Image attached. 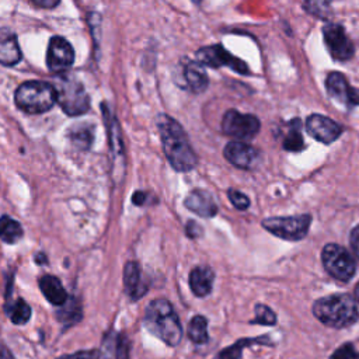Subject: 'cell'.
Returning a JSON list of instances; mask_svg holds the SVG:
<instances>
[{
    "label": "cell",
    "mask_w": 359,
    "mask_h": 359,
    "mask_svg": "<svg viewBox=\"0 0 359 359\" xmlns=\"http://www.w3.org/2000/svg\"><path fill=\"white\" fill-rule=\"evenodd\" d=\"M157 125L161 136L163 150L170 164L177 171L192 170L196 165L198 158L180 123L167 115H161Z\"/></svg>",
    "instance_id": "cell-1"
},
{
    "label": "cell",
    "mask_w": 359,
    "mask_h": 359,
    "mask_svg": "<svg viewBox=\"0 0 359 359\" xmlns=\"http://www.w3.org/2000/svg\"><path fill=\"white\" fill-rule=\"evenodd\" d=\"M358 303L346 293H335L320 297L313 303L314 317L332 328H345L352 325L358 317Z\"/></svg>",
    "instance_id": "cell-2"
},
{
    "label": "cell",
    "mask_w": 359,
    "mask_h": 359,
    "mask_svg": "<svg viewBox=\"0 0 359 359\" xmlns=\"http://www.w3.org/2000/svg\"><path fill=\"white\" fill-rule=\"evenodd\" d=\"M146 328L170 346L178 345L182 338V327L172 306L165 299L153 300L144 311Z\"/></svg>",
    "instance_id": "cell-3"
},
{
    "label": "cell",
    "mask_w": 359,
    "mask_h": 359,
    "mask_svg": "<svg viewBox=\"0 0 359 359\" xmlns=\"http://www.w3.org/2000/svg\"><path fill=\"white\" fill-rule=\"evenodd\" d=\"M14 101L27 114H42L49 111L56 102V90L45 81H25L15 90Z\"/></svg>",
    "instance_id": "cell-4"
},
{
    "label": "cell",
    "mask_w": 359,
    "mask_h": 359,
    "mask_svg": "<svg viewBox=\"0 0 359 359\" xmlns=\"http://www.w3.org/2000/svg\"><path fill=\"white\" fill-rule=\"evenodd\" d=\"M56 90V102L72 116L83 115L90 108V97L84 86L72 76H60L53 86Z\"/></svg>",
    "instance_id": "cell-5"
},
{
    "label": "cell",
    "mask_w": 359,
    "mask_h": 359,
    "mask_svg": "<svg viewBox=\"0 0 359 359\" xmlns=\"http://www.w3.org/2000/svg\"><path fill=\"white\" fill-rule=\"evenodd\" d=\"M321 262L324 269L332 278L342 282L352 279L356 272V262L353 257L339 244H325L321 251Z\"/></svg>",
    "instance_id": "cell-6"
},
{
    "label": "cell",
    "mask_w": 359,
    "mask_h": 359,
    "mask_svg": "<svg viewBox=\"0 0 359 359\" xmlns=\"http://www.w3.org/2000/svg\"><path fill=\"white\" fill-rule=\"evenodd\" d=\"M310 224H311L310 215L268 217L262 220V227L266 231L287 241H299L304 238L310 229Z\"/></svg>",
    "instance_id": "cell-7"
},
{
    "label": "cell",
    "mask_w": 359,
    "mask_h": 359,
    "mask_svg": "<svg viewBox=\"0 0 359 359\" xmlns=\"http://www.w3.org/2000/svg\"><path fill=\"white\" fill-rule=\"evenodd\" d=\"M261 123L255 115L241 114L236 109H229L222 119V130L237 140L252 139L259 132Z\"/></svg>",
    "instance_id": "cell-8"
},
{
    "label": "cell",
    "mask_w": 359,
    "mask_h": 359,
    "mask_svg": "<svg viewBox=\"0 0 359 359\" xmlns=\"http://www.w3.org/2000/svg\"><path fill=\"white\" fill-rule=\"evenodd\" d=\"M323 35L325 46L330 55L339 62L349 60L355 53V46L349 36L346 35L342 25L335 22H328L323 27Z\"/></svg>",
    "instance_id": "cell-9"
},
{
    "label": "cell",
    "mask_w": 359,
    "mask_h": 359,
    "mask_svg": "<svg viewBox=\"0 0 359 359\" xmlns=\"http://www.w3.org/2000/svg\"><path fill=\"white\" fill-rule=\"evenodd\" d=\"M196 60L202 66L203 65L210 66V67L227 66L240 74L248 73V66L243 60H240L238 57H236L230 52H227L222 45H210V46L201 48L196 52Z\"/></svg>",
    "instance_id": "cell-10"
},
{
    "label": "cell",
    "mask_w": 359,
    "mask_h": 359,
    "mask_svg": "<svg viewBox=\"0 0 359 359\" xmlns=\"http://www.w3.org/2000/svg\"><path fill=\"white\" fill-rule=\"evenodd\" d=\"M74 60V52L72 45L62 36H53L49 41L46 52L48 69L53 73L66 72Z\"/></svg>",
    "instance_id": "cell-11"
},
{
    "label": "cell",
    "mask_w": 359,
    "mask_h": 359,
    "mask_svg": "<svg viewBox=\"0 0 359 359\" xmlns=\"http://www.w3.org/2000/svg\"><path fill=\"white\" fill-rule=\"evenodd\" d=\"M325 88L335 101L349 107L359 105V88L349 86L348 80L342 73L339 72L328 73L325 79Z\"/></svg>",
    "instance_id": "cell-12"
},
{
    "label": "cell",
    "mask_w": 359,
    "mask_h": 359,
    "mask_svg": "<svg viewBox=\"0 0 359 359\" xmlns=\"http://www.w3.org/2000/svg\"><path fill=\"white\" fill-rule=\"evenodd\" d=\"M306 129L310 133V136L327 144L337 140L342 133V126L339 123L320 114H313L307 118Z\"/></svg>",
    "instance_id": "cell-13"
},
{
    "label": "cell",
    "mask_w": 359,
    "mask_h": 359,
    "mask_svg": "<svg viewBox=\"0 0 359 359\" xmlns=\"http://www.w3.org/2000/svg\"><path fill=\"white\" fill-rule=\"evenodd\" d=\"M223 154L229 163L244 170H250L255 167L259 157L258 150L254 146L241 140L229 142L224 147Z\"/></svg>",
    "instance_id": "cell-14"
},
{
    "label": "cell",
    "mask_w": 359,
    "mask_h": 359,
    "mask_svg": "<svg viewBox=\"0 0 359 359\" xmlns=\"http://www.w3.org/2000/svg\"><path fill=\"white\" fill-rule=\"evenodd\" d=\"M185 206L202 217H213L217 213V205L213 196L205 189H194L184 201Z\"/></svg>",
    "instance_id": "cell-15"
},
{
    "label": "cell",
    "mask_w": 359,
    "mask_h": 359,
    "mask_svg": "<svg viewBox=\"0 0 359 359\" xmlns=\"http://www.w3.org/2000/svg\"><path fill=\"white\" fill-rule=\"evenodd\" d=\"M21 59V50L15 34L8 28H0V63L14 66Z\"/></svg>",
    "instance_id": "cell-16"
},
{
    "label": "cell",
    "mask_w": 359,
    "mask_h": 359,
    "mask_svg": "<svg viewBox=\"0 0 359 359\" xmlns=\"http://www.w3.org/2000/svg\"><path fill=\"white\" fill-rule=\"evenodd\" d=\"M215 273L209 266H196L189 273V287L195 296L203 297L210 293Z\"/></svg>",
    "instance_id": "cell-17"
},
{
    "label": "cell",
    "mask_w": 359,
    "mask_h": 359,
    "mask_svg": "<svg viewBox=\"0 0 359 359\" xmlns=\"http://www.w3.org/2000/svg\"><path fill=\"white\" fill-rule=\"evenodd\" d=\"M39 289L42 290L45 299L55 306H63L69 299L63 285L56 276L43 275L39 279Z\"/></svg>",
    "instance_id": "cell-18"
},
{
    "label": "cell",
    "mask_w": 359,
    "mask_h": 359,
    "mask_svg": "<svg viewBox=\"0 0 359 359\" xmlns=\"http://www.w3.org/2000/svg\"><path fill=\"white\" fill-rule=\"evenodd\" d=\"M123 286L126 293L133 299H139L140 296L144 294L146 287L143 286V280H142V273H140V268L137 265V262L130 261L125 265L123 269Z\"/></svg>",
    "instance_id": "cell-19"
},
{
    "label": "cell",
    "mask_w": 359,
    "mask_h": 359,
    "mask_svg": "<svg viewBox=\"0 0 359 359\" xmlns=\"http://www.w3.org/2000/svg\"><path fill=\"white\" fill-rule=\"evenodd\" d=\"M184 77L189 90L196 94L205 91L209 83L205 69L199 62H188L184 67Z\"/></svg>",
    "instance_id": "cell-20"
},
{
    "label": "cell",
    "mask_w": 359,
    "mask_h": 359,
    "mask_svg": "<svg viewBox=\"0 0 359 359\" xmlns=\"http://www.w3.org/2000/svg\"><path fill=\"white\" fill-rule=\"evenodd\" d=\"M252 344H262V345H271V339H268V335H262L258 338H244V339H238L237 342H234L233 345L224 348L223 351H220L215 359H240L241 353L244 351L245 346H250Z\"/></svg>",
    "instance_id": "cell-21"
},
{
    "label": "cell",
    "mask_w": 359,
    "mask_h": 359,
    "mask_svg": "<svg viewBox=\"0 0 359 359\" xmlns=\"http://www.w3.org/2000/svg\"><path fill=\"white\" fill-rule=\"evenodd\" d=\"M70 142L80 150H87L90 149L93 143V126L88 123H77L69 129L67 133Z\"/></svg>",
    "instance_id": "cell-22"
},
{
    "label": "cell",
    "mask_w": 359,
    "mask_h": 359,
    "mask_svg": "<svg viewBox=\"0 0 359 359\" xmlns=\"http://www.w3.org/2000/svg\"><path fill=\"white\" fill-rule=\"evenodd\" d=\"M22 237L21 224L10 216L0 217V238L7 244H14Z\"/></svg>",
    "instance_id": "cell-23"
},
{
    "label": "cell",
    "mask_w": 359,
    "mask_h": 359,
    "mask_svg": "<svg viewBox=\"0 0 359 359\" xmlns=\"http://www.w3.org/2000/svg\"><path fill=\"white\" fill-rule=\"evenodd\" d=\"M188 337L192 342L202 345L209 339L208 334V320L203 316H195L188 325Z\"/></svg>",
    "instance_id": "cell-24"
},
{
    "label": "cell",
    "mask_w": 359,
    "mask_h": 359,
    "mask_svg": "<svg viewBox=\"0 0 359 359\" xmlns=\"http://www.w3.org/2000/svg\"><path fill=\"white\" fill-rule=\"evenodd\" d=\"M6 310L10 320L17 325L25 324L31 317V307L22 299H17L13 304H8Z\"/></svg>",
    "instance_id": "cell-25"
},
{
    "label": "cell",
    "mask_w": 359,
    "mask_h": 359,
    "mask_svg": "<svg viewBox=\"0 0 359 359\" xmlns=\"http://www.w3.org/2000/svg\"><path fill=\"white\" fill-rule=\"evenodd\" d=\"M303 8L310 14L321 20L331 17L332 8L330 0H303Z\"/></svg>",
    "instance_id": "cell-26"
},
{
    "label": "cell",
    "mask_w": 359,
    "mask_h": 359,
    "mask_svg": "<svg viewBox=\"0 0 359 359\" xmlns=\"http://www.w3.org/2000/svg\"><path fill=\"white\" fill-rule=\"evenodd\" d=\"M62 309L57 311V318L65 324H74L81 318L80 306L76 303L74 299H67V302L60 306Z\"/></svg>",
    "instance_id": "cell-27"
},
{
    "label": "cell",
    "mask_w": 359,
    "mask_h": 359,
    "mask_svg": "<svg viewBox=\"0 0 359 359\" xmlns=\"http://www.w3.org/2000/svg\"><path fill=\"white\" fill-rule=\"evenodd\" d=\"M254 310H255V317L251 320V323H257L262 325H273L276 323V316L273 310L269 309L268 306L258 303L255 304Z\"/></svg>",
    "instance_id": "cell-28"
},
{
    "label": "cell",
    "mask_w": 359,
    "mask_h": 359,
    "mask_svg": "<svg viewBox=\"0 0 359 359\" xmlns=\"http://www.w3.org/2000/svg\"><path fill=\"white\" fill-rule=\"evenodd\" d=\"M304 146L299 128H292L283 140V149L287 151H300Z\"/></svg>",
    "instance_id": "cell-29"
},
{
    "label": "cell",
    "mask_w": 359,
    "mask_h": 359,
    "mask_svg": "<svg viewBox=\"0 0 359 359\" xmlns=\"http://www.w3.org/2000/svg\"><path fill=\"white\" fill-rule=\"evenodd\" d=\"M330 359H359V352L355 349L353 344L346 342L335 349Z\"/></svg>",
    "instance_id": "cell-30"
},
{
    "label": "cell",
    "mask_w": 359,
    "mask_h": 359,
    "mask_svg": "<svg viewBox=\"0 0 359 359\" xmlns=\"http://www.w3.org/2000/svg\"><path fill=\"white\" fill-rule=\"evenodd\" d=\"M230 202L233 203V206L238 210H245L250 206V199L247 195H244L243 192L237 191V189H229L227 192Z\"/></svg>",
    "instance_id": "cell-31"
},
{
    "label": "cell",
    "mask_w": 359,
    "mask_h": 359,
    "mask_svg": "<svg viewBox=\"0 0 359 359\" xmlns=\"http://www.w3.org/2000/svg\"><path fill=\"white\" fill-rule=\"evenodd\" d=\"M98 358H100V351L90 349V351H79L72 355H63V356H59L57 359H98Z\"/></svg>",
    "instance_id": "cell-32"
},
{
    "label": "cell",
    "mask_w": 359,
    "mask_h": 359,
    "mask_svg": "<svg viewBox=\"0 0 359 359\" xmlns=\"http://www.w3.org/2000/svg\"><path fill=\"white\" fill-rule=\"evenodd\" d=\"M116 358L128 359L129 358V342L122 335L116 339Z\"/></svg>",
    "instance_id": "cell-33"
},
{
    "label": "cell",
    "mask_w": 359,
    "mask_h": 359,
    "mask_svg": "<svg viewBox=\"0 0 359 359\" xmlns=\"http://www.w3.org/2000/svg\"><path fill=\"white\" fill-rule=\"evenodd\" d=\"M349 243H351L353 254L356 255V258H359V224L352 229L351 236H349Z\"/></svg>",
    "instance_id": "cell-34"
},
{
    "label": "cell",
    "mask_w": 359,
    "mask_h": 359,
    "mask_svg": "<svg viewBox=\"0 0 359 359\" xmlns=\"http://www.w3.org/2000/svg\"><path fill=\"white\" fill-rule=\"evenodd\" d=\"M185 231H187V234L191 237V238H196V237H199V236H202V227L198 224V223H195V222H188V224H187V227H185Z\"/></svg>",
    "instance_id": "cell-35"
},
{
    "label": "cell",
    "mask_w": 359,
    "mask_h": 359,
    "mask_svg": "<svg viewBox=\"0 0 359 359\" xmlns=\"http://www.w3.org/2000/svg\"><path fill=\"white\" fill-rule=\"evenodd\" d=\"M34 4H36L38 7H43V8H52L56 7L59 4L60 0H31Z\"/></svg>",
    "instance_id": "cell-36"
},
{
    "label": "cell",
    "mask_w": 359,
    "mask_h": 359,
    "mask_svg": "<svg viewBox=\"0 0 359 359\" xmlns=\"http://www.w3.org/2000/svg\"><path fill=\"white\" fill-rule=\"evenodd\" d=\"M144 198H146L144 192H135V195H133V203H135V205H142V203L144 202Z\"/></svg>",
    "instance_id": "cell-37"
},
{
    "label": "cell",
    "mask_w": 359,
    "mask_h": 359,
    "mask_svg": "<svg viewBox=\"0 0 359 359\" xmlns=\"http://www.w3.org/2000/svg\"><path fill=\"white\" fill-rule=\"evenodd\" d=\"M0 359H15V358L13 356V353L7 348H1L0 349Z\"/></svg>",
    "instance_id": "cell-38"
},
{
    "label": "cell",
    "mask_w": 359,
    "mask_h": 359,
    "mask_svg": "<svg viewBox=\"0 0 359 359\" xmlns=\"http://www.w3.org/2000/svg\"><path fill=\"white\" fill-rule=\"evenodd\" d=\"M355 302L359 303V283L355 286Z\"/></svg>",
    "instance_id": "cell-39"
},
{
    "label": "cell",
    "mask_w": 359,
    "mask_h": 359,
    "mask_svg": "<svg viewBox=\"0 0 359 359\" xmlns=\"http://www.w3.org/2000/svg\"><path fill=\"white\" fill-rule=\"evenodd\" d=\"M199 1H201V0H194V3H199Z\"/></svg>",
    "instance_id": "cell-40"
}]
</instances>
